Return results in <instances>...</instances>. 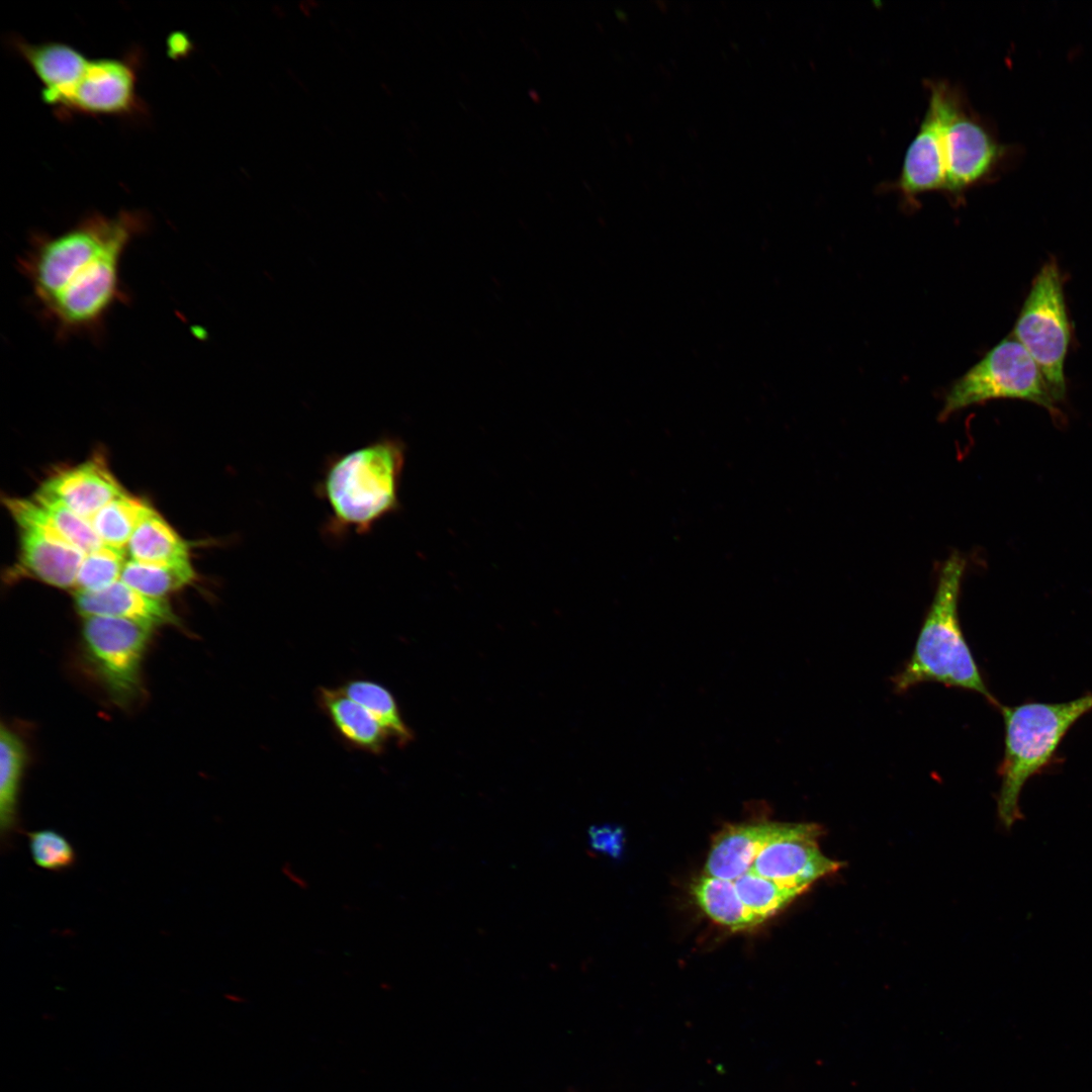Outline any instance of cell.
Returning <instances> with one entry per match:
<instances>
[{"label":"cell","instance_id":"obj_1","mask_svg":"<svg viewBox=\"0 0 1092 1092\" xmlns=\"http://www.w3.org/2000/svg\"><path fill=\"white\" fill-rule=\"evenodd\" d=\"M148 225L143 211L93 212L64 233L32 237L18 267L59 338L97 336L113 305L128 299L121 287V258Z\"/></svg>","mask_w":1092,"mask_h":1092},{"label":"cell","instance_id":"obj_2","mask_svg":"<svg viewBox=\"0 0 1092 1092\" xmlns=\"http://www.w3.org/2000/svg\"><path fill=\"white\" fill-rule=\"evenodd\" d=\"M404 461L403 442L391 437L331 456L315 488L329 510L326 534H367L395 513Z\"/></svg>","mask_w":1092,"mask_h":1092},{"label":"cell","instance_id":"obj_3","mask_svg":"<svg viewBox=\"0 0 1092 1092\" xmlns=\"http://www.w3.org/2000/svg\"><path fill=\"white\" fill-rule=\"evenodd\" d=\"M966 560L953 552L940 567L934 596L914 650L892 677L896 693L924 682H939L982 695L1000 708L990 693L965 639L959 619V598Z\"/></svg>","mask_w":1092,"mask_h":1092},{"label":"cell","instance_id":"obj_4","mask_svg":"<svg viewBox=\"0 0 1092 1092\" xmlns=\"http://www.w3.org/2000/svg\"><path fill=\"white\" fill-rule=\"evenodd\" d=\"M999 709L1005 737L996 811L1000 827L1008 833L1024 819L1020 807L1023 787L1053 763L1066 734L1092 712V694L1063 703L1027 702Z\"/></svg>","mask_w":1092,"mask_h":1092},{"label":"cell","instance_id":"obj_5","mask_svg":"<svg viewBox=\"0 0 1092 1092\" xmlns=\"http://www.w3.org/2000/svg\"><path fill=\"white\" fill-rule=\"evenodd\" d=\"M1016 339L1038 366L1056 402L1066 396L1065 359L1070 325L1062 276L1055 260L1038 271L1013 329Z\"/></svg>","mask_w":1092,"mask_h":1092},{"label":"cell","instance_id":"obj_6","mask_svg":"<svg viewBox=\"0 0 1092 1092\" xmlns=\"http://www.w3.org/2000/svg\"><path fill=\"white\" fill-rule=\"evenodd\" d=\"M996 398L1024 399L1057 412L1038 366L1013 337L1002 340L950 387L939 419Z\"/></svg>","mask_w":1092,"mask_h":1092},{"label":"cell","instance_id":"obj_7","mask_svg":"<svg viewBox=\"0 0 1092 1092\" xmlns=\"http://www.w3.org/2000/svg\"><path fill=\"white\" fill-rule=\"evenodd\" d=\"M154 627L131 620L84 617L82 646L90 669L110 699L131 704L142 691V662Z\"/></svg>","mask_w":1092,"mask_h":1092},{"label":"cell","instance_id":"obj_8","mask_svg":"<svg viewBox=\"0 0 1092 1092\" xmlns=\"http://www.w3.org/2000/svg\"><path fill=\"white\" fill-rule=\"evenodd\" d=\"M945 191L961 196L966 190L990 178L1005 155L987 127L964 106L953 89L943 126Z\"/></svg>","mask_w":1092,"mask_h":1092},{"label":"cell","instance_id":"obj_9","mask_svg":"<svg viewBox=\"0 0 1092 1092\" xmlns=\"http://www.w3.org/2000/svg\"><path fill=\"white\" fill-rule=\"evenodd\" d=\"M822 827L815 823H783L779 833L760 850L751 870L781 885L803 892L834 874L841 862L826 856L819 846Z\"/></svg>","mask_w":1092,"mask_h":1092},{"label":"cell","instance_id":"obj_10","mask_svg":"<svg viewBox=\"0 0 1092 1092\" xmlns=\"http://www.w3.org/2000/svg\"><path fill=\"white\" fill-rule=\"evenodd\" d=\"M136 63L125 59H89L84 71L54 106L62 115L129 116L143 109L136 92Z\"/></svg>","mask_w":1092,"mask_h":1092},{"label":"cell","instance_id":"obj_11","mask_svg":"<svg viewBox=\"0 0 1092 1092\" xmlns=\"http://www.w3.org/2000/svg\"><path fill=\"white\" fill-rule=\"evenodd\" d=\"M928 91L926 111L905 152L895 185L906 197L945 191L943 126L953 87L946 81H928Z\"/></svg>","mask_w":1092,"mask_h":1092},{"label":"cell","instance_id":"obj_12","mask_svg":"<svg viewBox=\"0 0 1092 1092\" xmlns=\"http://www.w3.org/2000/svg\"><path fill=\"white\" fill-rule=\"evenodd\" d=\"M40 487L89 522L104 506L125 492L99 455L56 471Z\"/></svg>","mask_w":1092,"mask_h":1092},{"label":"cell","instance_id":"obj_13","mask_svg":"<svg viewBox=\"0 0 1092 1092\" xmlns=\"http://www.w3.org/2000/svg\"><path fill=\"white\" fill-rule=\"evenodd\" d=\"M74 605L83 617L104 616L131 620L152 627L179 626V619L165 599L151 598L120 579L100 590L76 589Z\"/></svg>","mask_w":1092,"mask_h":1092},{"label":"cell","instance_id":"obj_14","mask_svg":"<svg viewBox=\"0 0 1092 1092\" xmlns=\"http://www.w3.org/2000/svg\"><path fill=\"white\" fill-rule=\"evenodd\" d=\"M783 823L764 821L725 826L713 839L705 875L735 881L751 870L760 850L781 830Z\"/></svg>","mask_w":1092,"mask_h":1092},{"label":"cell","instance_id":"obj_15","mask_svg":"<svg viewBox=\"0 0 1092 1092\" xmlns=\"http://www.w3.org/2000/svg\"><path fill=\"white\" fill-rule=\"evenodd\" d=\"M14 47L41 82V98L55 106L78 80L89 59L59 41L30 43L14 39Z\"/></svg>","mask_w":1092,"mask_h":1092},{"label":"cell","instance_id":"obj_16","mask_svg":"<svg viewBox=\"0 0 1092 1092\" xmlns=\"http://www.w3.org/2000/svg\"><path fill=\"white\" fill-rule=\"evenodd\" d=\"M316 702L335 731L348 745L375 755L385 751L390 740L386 730L341 688H318Z\"/></svg>","mask_w":1092,"mask_h":1092},{"label":"cell","instance_id":"obj_17","mask_svg":"<svg viewBox=\"0 0 1092 1092\" xmlns=\"http://www.w3.org/2000/svg\"><path fill=\"white\" fill-rule=\"evenodd\" d=\"M19 530L18 568L55 587L76 586L77 574L86 554L31 531Z\"/></svg>","mask_w":1092,"mask_h":1092},{"label":"cell","instance_id":"obj_18","mask_svg":"<svg viewBox=\"0 0 1092 1092\" xmlns=\"http://www.w3.org/2000/svg\"><path fill=\"white\" fill-rule=\"evenodd\" d=\"M26 763L25 744L18 734L0 728V833L3 847L12 842L18 828V799Z\"/></svg>","mask_w":1092,"mask_h":1092},{"label":"cell","instance_id":"obj_19","mask_svg":"<svg viewBox=\"0 0 1092 1092\" xmlns=\"http://www.w3.org/2000/svg\"><path fill=\"white\" fill-rule=\"evenodd\" d=\"M691 892L711 920L732 931H744L764 922L744 905L733 881L704 874L693 883Z\"/></svg>","mask_w":1092,"mask_h":1092},{"label":"cell","instance_id":"obj_20","mask_svg":"<svg viewBox=\"0 0 1092 1092\" xmlns=\"http://www.w3.org/2000/svg\"><path fill=\"white\" fill-rule=\"evenodd\" d=\"M125 550L130 560L172 563L189 560L187 543L152 509L134 529Z\"/></svg>","mask_w":1092,"mask_h":1092},{"label":"cell","instance_id":"obj_21","mask_svg":"<svg viewBox=\"0 0 1092 1092\" xmlns=\"http://www.w3.org/2000/svg\"><path fill=\"white\" fill-rule=\"evenodd\" d=\"M341 689L366 709L398 745L413 741L414 733L403 720L395 697L386 687L368 678H353Z\"/></svg>","mask_w":1092,"mask_h":1092},{"label":"cell","instance_id":"obj_22","mask_svg":"<svg viewBox=\"0 0 1092 1092\" xmlns=\"http://www.w3.org/2000/svg\"><path fill=\"white\" fill-rule=\"evenodd\" d=\"M196 577L190 560L172 563H148L134 560L125 561L120 580L151 598L164 599Z\"/></svg>","mask_w":1092,"mask_h":1092},{"label":"cell","instance_id":"obj_23","mask_svg":"<svg viewBox=\"0 0 1092 1092\" xmlns=\"http://www.w3.org/2000/svg\"><path fill=\"white\" fill-rule=\"evenodd\" d=\"M152 509L125 491L98 511L90 523L105 545L125 550L134 529Z\"/></svg>","mask_w":1092,"mask_h":1092},{"label":"cell","instance_id":"obj_24","mask_svg":"<svg viewBox=\"0 0 1092 1092\" xmlns=\"http://www.w3.org/2000/svg\"><path fill=\"white\" fill-rule=\"evenodd\" d=\"M734 885L744 905L763 921L784 910L804 893L759 876L752 870L736 879Z\"/></svg>","mask_w":1092,"mask_h":1092},{"label":"cell","instance_id":"obj_25","mask_svg":"<svg viewBox=\"0 0 1092 1092\" xmlns=\"http://www.w3.org/2000/svg\"><path fill=\"white\" fill-rule=\"evenodd\" d=\"M31 497L47 512L64 538L83 553L89 554L105 545L89 521L50 491L39 486Z\"/></svg>","mask_w":1092,"mask_h":1092},{"label":"cell","instance_id":"obj_26","mask_svg":"<svg viewBox=\"0 0 1092 1092\" xmlns=\"http://www.w3.org/2000/svg\"><path fill=\"white\" fill-rule=\"evenodd\" d=\"M124 563V549L108 545L86 554L77 574V589L96 592L108 587L120 579Z\"/></svg>","mask_w":1092,"mask_h":1092},{"label":"cell","instance_id":"obj_27","mask_svg":"<svg viewBox=\"0 0 1092 1092\" xmlns=\"http://www.w3.org/2000/svg\"><path fill=\"white\" fill-rule=\"evenodd\" d=\"M28 848L33 862L50 872H62L72 868L77 859L72 843L54 829H39L27 833Z\"/></svg>","mask_w":1092,"mask_h":1092},{"label":"cell","instance_id":"obj_28","mask_svg":"<svg viewBox=\"0 0 1092 1092\" xmlns=\"http://www.w3.org/2000/svg\"><path fill=\"white\" fill-rule=\"evenodd\" d=\"M592 848L604 852L612 857L622 854L624 845V832L622 827L616 825L592 826L588 831Z\"/></svg>","mask_w":1092,"mask_h":1092}]
</instances>
